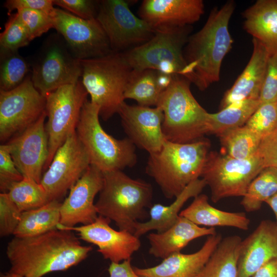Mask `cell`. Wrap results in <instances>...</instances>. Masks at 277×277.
<instances>
[{"instance_id": "1", "label": "cell", "mask_w": 277, "mask_h": 277, "mask_svg": "<svg viewBox=\"0 0 277 277\" xmlns=\"http://www.w3.org/2000/svg\"><path fill=\"white\" fill-rule=\"evenodd\" d=\"M92 249L83 245L73 231L56 229L33 236H14L6 253L9 271L23 277H42L77 265Z\"/></svg>"}, {"instance_id": "2", "label": "cell", "mask_w": 277, "mask_h": 277, "mask_svg": "<svg viewBox=\"0 0 277 277\" xmlns=\"http://www.w3.org/2000/svg\"><path fill=\"white\" fill-rule=\"evenodd\" d=\"M235 7L233 1L220 8L214 7L203 27L190 35L184 47L185 77L201 91L220 80L222 62L233 42L229 24Z\"/></svg>"}, {"instance_id": "3", "label": "cell", "mask_w": 277, "mask_h": 277, "mask_svg": "<svg viewBox=\"0 0 277 277\" xmlns=\"http://www.w3.org/2000/svg\"><path fill=\"white\" fill-rule=\"evenodd\" d=\"M210 147L204 138L186 144L166 140L160 151L149 154L146 172L166 198H175L201 176Z\"/></svg>"}, {"instance_id": "4", "label": "cell", "mask_w": 277, "mask_h": 277, "mask_svg": "<svg viewBox=\"0 0 277 277\" xmlns=\"http://www.w3.org/2000/svg\"><path fill=\"white\" fill-rule=\"evenodd\" d=\"M104 182L97 202L98 215L115 222L119 230L134 234L135 226L148 216L152 206V187L139 179H132L122 170L103 173Z\"/></svg>"}, {"instance_id": "5", "label": "cell", "mask_w": 277, "mask_h": 277, "mask_svg": "<svg viewBox=\"0 0 277 277\" xmlns=\"http://www.w3.org/2000/svg\"><path fill=\"white\" fill-rule=\"evenodd\" d=\"M191 83L182 76L174 75L160 96L156 107L164 114L162 130L167 141L190 143L208 134L209 113L194 98L190 88Z\"/></svg>"}, {"instance_id": "6", "label": "cell", "mask_w": 277, "mask_h": 277, "mask_svg": "<svg viewBox=\"0 0 277 277\" xmlns=\"http://www.w3.org/2000/svg\"><path fill=\"white\" fill-rule=\"evenodd\" d=\"M80 62L81 82L90 101L98 106L100 116L107 121L118 113L125 102L124 93L133 70L122 52H112Z\"/></svg>"}, {"instance_id": "7", "label": "cell", "mask_w": 277, "mask_h": 277, "mask_svg": "<svg viewBox=\"0 0 277 277\" xmlns=\"http://www.w3.org/2000/svg\"><path fill=\"white\" fill-rule=\"evenodd\" d=\"M100 108L90 101L84 105L76 133L92 165L103 173L133 167L135 146L127 137L118 140L107 133L100 120Z\"/></svg>"}, {"instance_id": "8", "label": "cell", "mask_w": 277, "mask_h": 277, "mask_svg": "<svg viewBox=\"0 0 277 277\" xmlns=\"http://www.w3.org/2000/svg\"><path fill=\"white\" fill-rule=\"evenodd\" d=\"M191 30V26L156 29L150 40L123 54L133 70L152 69L185 77L187 64L183 51Z\"/></svg>"}, {"instance_id": "9", "label": "cell", "mask_w": 277, "mask_h": 277, "mask_svg": "<svg viewBox=\"0 0 277 277\" xmlns=\"http://www.w3.org/2000/svg\"><path fill=\"white\" fill-rule=\"evenodd\" d=\"M264 168L258 155L245 160L222 153H208L201 174L211 190V199L216 203L232 196H243L254 179Z\"/></svg>"}, {"instance_id": "10", "label": "cell", "mask_w": 277, "mask_h": 277, "mask_svg": "<svg viewBox=\"0 0 277 277\" xmlns=\"http://www.w3.org/2000/svg\"><path fill=\"white\" fill-rule=\"evenodd\" d=\"M88 94L81 81L60 87L46 96L45 124L49 144L47 169L57 149L76 131Z\"/></svg>"}, {"instance_id": "11", "label": "cell", "mask_w": 277, "mask_h": 277, "mask_svg": "<svg viewBox=\"0 0 277 277\" xmlns=\"http://www.w3.org/2000/svg\"><path fill=\"white\" fill-rule=\"evenodd\" d=\"M82 74L80 60L60 35H52L44 43L33 64L31 79L45 97L61 86L77 83Z\"/></svg>"}, {"instance_id": "12", "label": "cell", "mask_w": 277, "mask_h": 277, "mask_svg": "<svg viewBox=\"0 0 277 277\" xmlns=\"http://www.w3.org/2000/svg\"><path fill=\"white\" fill-rule=\"evenodd\" d=\"M96 19L109 42L112 52H123L150 40L156 30L130 10L123 0L100 1Z\"/></svg>"}, {"instance_id": "13", "label": "cell", "mask_w": 277, "mask_h": 277, "mask_svg": "<svg viewBox=\"0 0 277 277\" xmlns=\"http://www.w3.org/2000/svg\"><path fill=\"white\" fill-rule=\"evenodd\" d=\"M46 97L31 77L9 91L0 90V140L9 141L34 123L45 111Z\"/></svg>"}, {"instance_id": "14", "label": "cell", "mask_w": 277, "mask_h": 277, "mask_svg": "<svg viewBox=\"0 0 277 277\" xmlns=\"http://www.w3.org/2000/svg\"><path fill=\"white\" fill-rule=\"evenodd\" d=\"M51 17L53 28L78 59L102 57L112 52L108 39L96 18L85 19L56 8Z\"/></svg>"}, {"instance_id": "15", "label": "cell", "mask_w": 277, "mask_h": 277, "mask_svg": "<svg viewBox=\"0 0 277 277\" xmlns=\"http://www.w3.org/2000/svg\"><path fill=\"white\" fill-rule=\"evenodd\" d=\"M91 165L89 154L76 131L57 149L41 183L50 201L62 198Z\"/></svg>"}, {"instance_id": "16", "label": "cell", "mask_w": 277, "mask_h": 277, "mask_svg": "<svg viewBox=\"0 0 277 277\" xmlns=\"http://www.w3.org/2000/svg\"><path fill=\"white\" fill-rule=\"evenodd\" d=\"M46 111L32 125L6 143L24 178L41 183L49 156Z\"/></svg>"}, {"instance_id": "17", "label": "cell", "mask_w": 277, "mask_h": 277, "mask_svg": "<svg viewBox=\"0 0 277 277\" xmlns=\"http://www.w3.org/2000/svg\"><path fill=\"white\" fill-rule=\"evenodd\" d=\"M111 220L98 215L92 223L74 227L58 225L57 229L77 233L79 239L98 247L97 251L111 262L120 263L131 259L141 247L139 238L126 230H116L110 226Z\"/></svg>"}, {"instance_id": "18", "label": "cell", "mask_w": 277, "mask_h": 277, "mask_svg": "<svg viewBox=\"0 0 277 277\" xmlns=\"http://www.w3.org/2000/svg\"><path fill=\"white\" fill-rule=\"evenodd\" d=\"M103 182V172L90 165L62 203L59 225L70 227L93 223L98 216L94 200L102 189Z\"/></svg>"}, {"instance_id": "19", "label": "cell", "mask_w": 277, "mask_h": 277, "mask_svg": "<svg viewBox=\"0 0 277 277\" xmlns=\"http://www.w3.org/2000/svg\"><path fill=\"white\" fill-rule=\"evenodd\" d=\"M118 114L127 138L135 147L149 154L161 150L166 140L162 130L164 114L160 107L130 105L124 102Z\"/></svg>"}, {"instance_id": "20", "label": "cell", "mask_w": 277, "mask_h": 277, "mask_svg": "<svg viewBox=\"0 0 277 277\" xmlns=\"http://www.w3.org/2000/svg\"><path fill=\"white\" fill-rule=\"evenodd\" d=\"M204 12L202 0H144L138 13L141 18L156 30L191 26Z\"/></svg>"}, {"instance_id": "21", "label": "cell", "mask_w": 277, "mask_h": 277, "mask_svg": "<svg viewBox=\"0 0 277 277\" xmlns=\"http://www.w3.org/2000/svg\"><path fill=\"white\" fill-rule=\"evenodd\" d=\"M273 259H277V224L264 220L242 241L238 277H252L262 266Z\"/></svg>"}, {"instance_id": "22", "label": "cell", "mask_w": 277, "mask_h": 277, "mask_svg": "<svg viewBox=\"0 0 277 277\" xmlns=\"http://www.w3.org/2000/svg\"><path fill=\"white\" fill-rule=\"evenodd\" d=\"M222 239L217 233L208 236L202 247L194 253H173L157 265L145 268L134 267V270L142 277H199Z\"/></svg>"}, {"instance_id": "23", "label": "cell", "mask_w": 277, "mask_h": 277, "mask_svg": "<svg viewBox=\"0 0 277 277\" xmlns=\"http://www.w3.org/2000/svg\"><path fill=\"white\" fill-rule=\"evenodd\" d=\"M253 51L246 67L223 96L221 109L249 99H259L264 81L269 54L258 40L252 38Z\"/></svg>"}, {"instance_id": "24", "label": "cell", "mask_w": 277, "mask_h": 277, "mask_svg": "<svg viewBox=\"0 0 277 277\" xmlns=\"http://www.w3.org/2000/svg\"><path fill=\"white\" fill-rule=\"evenodd\" d=\"M216 233L215 228L201 227L179 215L175 223L166 231L148 234L150 246L149 253L155 258L164 259L173 253L180 252L194 239Z\"/></svg>"}, {"instance_id": "25", "label": "cell", "mask_w": 277, "mask_h": 277, "mask_svg": "<svg viewBox=\"0 0 277 277\" xmlns=\"http://www.w3.org/2000/svg\"><path fill=\"white\" fill-rule=\"evenodd\" d=\"M244 28L269 56L277 53V0H258L243 13Z\"/></svg>"}, {"instance_id": "26", "label": "cell", "mask_w": 277, "mask_h": 277, "mask_svg": "<svg viewBox=\"0 0 277 277\" xmlns=\"http://www.w3.org/2000/svg\"><path fill=\"white\" fill-rule=\"evenodd\" d=\"M207 184L202 179H198L190 183L169 205L155 204L149 210V220L138 222L135 226L134 234L140 238L151 230L164 232L171 227L176 221L181 210L190 198L200 194Z\"/></svg>"}, {"instance_id": "27", "label": "cell", "mask_w": 277, "mask_h": 277, "mask_svg": "<svg viewBox=\"0 0 277 277\" xmlns=\"http://www.w3.org/2000/svg\"><path fill=\"white\" fill-rule=\"evenodd\" d=\"M198 226L209 228L216 226L231 227L247 230L250 223L243 212H228L212 206L207 196L200 194L194 197L192 202L179 214Z\"/></svg>"}, {"instance_id": "28", "label": "cell", "mask_w": 277, "mask_h": 277, "mask_svg": "<svg viewBox=\"0 0 277 277\" xmlns=\"http://www.w3.org/2000/svg\"><path fill=\"white\" fill-rule=\"evenodd\" d=\"M242 240L238 235L222 239L199 277H238V260Z\"/></svg>"}, {"instance_id": "29", "label": "cell", "mask_w": 277, "mask_h": 277, "mask_svg": "<svg viewBox=\"0 0 277 277\" xmlns=\"http://www.w3.org/2000/svg\"><path fill=\"white\" fill-rule=\"evenodd\" d=\"M61 204L60 201L53 200L38 208L22 212L13 235L18 238L33 236L57 229Z\"/></svg>"}, {"instance_id": "30", "label": "cell", "mask_w": 277, "mask_h": 277, "mask_svg": "<svg viewBox=\"0 0 277 277\" xmlns=\"http://www.w3.org/2000/svg\"><path fill=\"white\" fill-rule=\"evenodd\" d=\"M260 104L259 99H249L231 104L216 113H209L208 133L219 136L227 130L245 125Z\"/></svg>"}, {"instance_id": "31", "label": "cell", "mask_w": 277, "mask_h": 277, "mask_svg": "<svg viewBox=\"0 0 277 277\" xmlns=\"http://www.w3.org/2000/svg\"><path fill=\"white\" fill-rule=\"evenodd\" d=\"M223 154L245 160L256 155L262 138L245 125L227 130L219 136Z\"/></svg>"}, {"instance_id": "32", "label": "cell", "mask_w": 277, "mask_h": 277, "mask_svg": "<svg viewBox=\"0 0 277 277\" xmlns=\"http://www.w3.org/2000/svg\"><path fill=\"white\" fill-rule=\"evenodd\" d=\"M157 71H132L124 93V98L135 100L138 105L156 107L162 92L156 82Z\"/></svg>"}, {"instance_id": "33", "label": "cell", "mask_w": 277, "mask_h": 277, "mask_svg": "<svg viewBox=\"0 0 277 277\" xmlns=\"http://www.w3.org/2000/svg\"><path fill=\"white\" fill-rule=\"evenodd\" d=\"M277 192V168L268 167L254 179L243 196L241 205L247 212L259 210L263 202Z\"/></svg>"}, {"instance_id": "34", "label": "cell", "mask_w": 277, "mask_h": 277, "mask_svg": "<svg viewBox=\"0 0 277 277\" xmlns=\"http://www.w3.org/2000/svg\"><path fill=\"white\" fill-rule=\"evenodd\" d=\"M7 194L22 212L38 208L50 201L42 184L28 178L13 184Z\"/></svg>"}, {"instance_id": "35", "label": "cell", "mask_w": 277, "mask_h": 277, "mask_svg": "<svg viewBox=\"0 0 277 277\" xmlns=\"http://www.w3.org/2000/svg\"><path fill=\"white\" fill-rule=\"evenodd\" d=\"M30 70L17 51L1 53L0 90L9 91L22 84Z\"/></svg>"}, {"instance_id": "36", "label": "cell", "mask_w": 277, "mask_h": 277, "mask_svg": "<svg viewBox=\"0 0 277 277\" xmlns=\"http://www.w3.org/2000/svg\"><path fill=\"white\" fill-rule=\"evenodd\" d=\"M25 26L16 13L11 14L0 34L1 53L17 51L31 41Z\"/></svg>"}, {"instance_id": "37", "label": "cell", "mask_w": 277, "mask_h": 277, "mask_svg": "<svg viewBox=\"0 0 277 277\" xmlns=\"http://www.w3.org/2000/svg\"><path fill=\"white\" fill-rule=\"evenodd\" d=\"M262 139L277 126V101L260 104L245 124Z\"/></svg>"}, {"instance_id": "38", "label": "cell", "mask_w": 277, "mask_h": 277, "mask_svg": "<svg viewBox=\"0 0 277 277\" xmlns=\"http://www.w3.org/2000/svg\"><path fill=\"white\" fill-rule=\"evenodd\" d=\"M16 14L26 29L31 40L53 28L51 15L44 12L21 9L16 11Z\"/></svg>"}, {"instance_id": "39", "label": "cell", "mask_w": 277, "mask_h": 277, "mask_svg": "<svg viewBox=\"0 0 277 277\" xmlns=\"http://www.w3.org/2000/svg\"><path fill=\"white\" fill-rule=\"evenodd\" d=\"M22 212L7 193H0V235L13 234L18 226Z\"/></svg>"}, {"instance_id": "40", "label": "cell", "mask_w": 277, "mask_h": 277, "mask_svg": "<svg viewBox=\"0 0 277 277\" xmlns=\"http://www.w3.org/2000/svg\"><path fill=\"white\" fill-rule=\"evenodd\" d=\"M24 179L16 167L6 143L0 145V190L7 193L11 186Z\"/></svg>"}, {"instance_id": "41", "label": "cell", "mask_w": 277, "mask_h": 277, "mask_svg": "<svg viewBox=\"0 0 277 277\" xmlns=\"http://www.w3.org/2000/svg\"><path fill=\"white\" fill-rule=\"evenodd\" d=\"M100 1L92 0H54L53 4L85 19L96 18Z\"/></svg>"}, {"instance_id": "42", "label": "cell", "mask_w": 277, "mask_h": 277, "mask_svg": "<svg viewBox=\"0 0 277 277\" xmlns=\"http://www.w3.org/2000/svg\"><path fill=\"white\" fill-rule=\"evenodd\" d=\"M277 101V53L269 56L261 91L260 104Z\"/></svg>"}, {"instance_id": "43", "label": "cell", "mask_w": 277, "mask_h": 277, "mask_svg": "<svg viewBox=\"0 0 277 277\" xmlns=\"http://www.w3.org/2000/svg\"><path fill=\"white\" fill-rule=\"evenodd\" d=\"M256 154L262 160L264 168H277V126L262 139Z\"/></svg>"}, {"instance_id": "44", "label": "cell", "mask_w": 277, "mask_h": 277, "mask_svg": "<svg viewBox=\"0 0 277 277\" xmlns=\"http://www.w3.org/2000/svg\"><path fill=\"white\" fill-rule=\"evenodd\" d=\"M52 0H7L4 7L10 14L13 10L32 9L44 12L51 16L55 8Z\"/></svg>"}, {"instance_id": "45", "label": "cell", "mask_w": 277, "mask_h": 277, "mask_svg": "<svg viewBox=\"0 0 277 277\" xmlns=\"http://www.w3.org/2000/svg\"><path fill=\"white\" fill-rule=\"evenodd\" d=\"M108 271L109 277H142L135 272L131 259L120 263L111 262Z\"/></svg>"}, {"instance_id": "46", "label": "cell", "mask_w": 277, "mask_h": 277, "mask_svg": "<svg viewBox=\"0 0 277 277\" xmlns=\"http://www.w3.org/2000/svg\"><path fill=\"white\" fill-rule=\"evenodd\" d=\"M252 277H277V259L272 260L264 264Z\"/></svg>"}, {"instance_id": "47", "label": "cell", "mask_w": 277, "mask_h": 277, "mask_svg": "<svg viewBox=\"0 0 277 277\" xmlns=\"http://www.w3.org/2000/svg\"><path fill=\"white\" fill-rule=\"evenodd\" d=\"M174 76L157 71L156 82L162 92L168 88L172 81Z\"/></svg>"}, {"instance_id": "48", "label": "cell", "mask_w": 277, "mask_h": 277, "mask_svg": "<svg viewBox=\"0 0 277 277\" xmlns=\"http://www.w3.org/2000/svg\"><path fill=\"white\" fill-rule=\"evenodd\" d=\"M265 203H267L272 210L276 219L277 224V192L272 197L268 199Z\"/></svg>"}, {"instance_id": "49", "label": "cell", "mask_w": 277, "mask_h": 277, "mask_svg": "<svg viewBox=\"0 0 277 277\" xmlns=\"http://www.w3.org/2000/svg\"><path fill=\"white\" fill-rule=\"evenodd\" d=\"M0 277H23L17 273L8 271L5 273H1Z\"/></svg>"}]
</instances>
